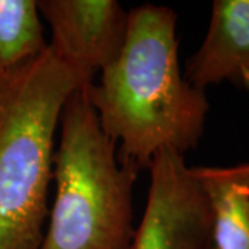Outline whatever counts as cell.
<instances>
[{
  "mask_svg": "<svg viewBox=\"0 0 249 249\" xmlns=\"http://www.w3.org/2000/svg\"><path fill=\"white\" fill-rule=\"evenodd\" d=\"M35 0H0V91L31 68L47 50Z\"/></svg>",
  "mask_w": 249,
  "mask_h": 249,
  "instance_id": "cell-8",
  "label": "cell"
},
{
  "mask_svg": "<svg viewBox=\"0 0 249 249\" xmlns=\"http://www.w3.org/2000/svg\"><path fill=\"white\" fill-rule=\"evenodd\" d=\"M82 88L47 47L0 91V249H39L49 217L54 137L62 108Z\"/></svg>",
  "mask_w": 249,
  "mask_h": 249,
  "instance_id": "cell-3",
  "label": "cell"
},
{
  "mask_svg": "<svg viewBox=\"0 0 249 249\" xmlns=\"http://www.w3.org/2000/svg\"><path fill=\"white\" fill-rule=\"evenodd\" d=\"M193 173L211 208L206 249H249V162L198 166Z\"/></svg>",
  "mask_w": 249,
  "mask_h": 249,
  "instance_id": "cell-7",
  "label": "cell"
},
{
  "mask_svg": "<svg viewBox=\"0 0 249 249\" xmlns=\"http://www.w3.org/2000/svg\"><path fill=\"white\" fill-rule=\"evenodd\" d=\"M72 91L54 152L55 196L39 249H132L133 186L140 170L116 158L88 93Z\"/></svg>",
  "mask_w": 249,
  "mask_h": 249,
  "instance_id": "cell-2",
  "label": "cell"
},
{
  "mask_svg": "<svg viewBox=\"0 0 249 249\" xmlns=\"http://www.w3.org/2000/svg\"><path fill=\"white\" fill-rule=\"evenodd\" d=\"M127 14L121 53L88 93L104 133L119 144V160L142 170L162 150L196 148L209 103L180 71L178 14L155 4Z\"/></svg>",
  "mask_w": 249,
  "mask_h": 249,
  "instance_id": "cell-1",
  "label": "cell"
},
{
  "mask_svg": "<svg viewBox=\"0 0 249 249\" xmlns=\"http://www.w3.org/2000/svg\"><path fill=\"white\" fill-rule=\"evenodd\" d=\"M148 170V198L132 249H206L211 208L184 155L162 150Z\"/></svg>",
  "mask_w": 249,
  "mask_h": 249,
  "instance_id": "cell-4",
  "label": "cell"
},
{
  "mask_svg": "<svg viewBox=\"0 0 249 249\" xmlns=\"http://www.w3.org/2000/svg\"><path fill=\"white\" fill-rule=\"evenodd\" d=\"M37 9L52 31L50 52L82 86L93 85L124 47L129 14L115 0H40Z\"/></svg>",
  "mask_w": 249,
  "mask_h": 249,
  "instance_id": "cell-5",
  "label": "cell"
},
{
  "mask_svg": "<svg viewBox=\"0 0 249 249\" xmlns=\"http://www.w3.org/2000/svg\"><path fill=\"white\" fill-rule=\"evenodd\" d=\"M184 78L204 91L222 82L249 90V0H214L208 34Z\"/></svg>",
  "mask_w": 249,
  "mask_h": 249,
  "instance_id": "cell-6",
  "label": "cell"
}]
</instances>
